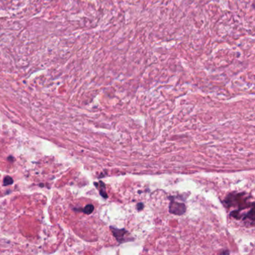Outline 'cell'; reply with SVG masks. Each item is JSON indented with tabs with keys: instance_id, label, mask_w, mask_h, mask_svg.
<instances>
[{
	"instance_id": "7a4b0ae2",
	"label": "cell",
	"mask_w": 255,
	"mask_h": 255,
	"mask_svg": "<svg viewBox=\"0 0 255 255\" xmlns=\"http://www.w3.org/2000/svg\"><path fill=\"white\" fill-rule=\"evenodd\" d=\"M110 229L113 236H115V239L120 244L126 243V242L133 241V238H132V239L130 238V233L126 229H119L112 226L110 227Z\"/></svg>"
},
{
	"instance_id": "6da1fadb",
	"label": "cell",
	"mask_w": 255,
	"mask_h": 255,
	"mask_svg": "<svg viewBox=\"0 0 255 255\" xmlns=\"http://www.w3.org/2000/svg\"><path fill=\"white\" fill-rule=\"evenodd\" d=\"M243 193H239L236 195H228V197L224 199V203L227 206H238L239 209L236 210V211H240L243 209L248 208V204H245V201L247 199L244 198Z\"/></svg>"
},
{
	"instance_id": "8992f818",
	"label": "cell",
	"mask_w": 255,
	"mask_h": 255,
	"mask_svg": "<svg viewBox=\"0 0 255 255\" xmlns=\"http://www.w3.org/2000/svg\"><path fill=\"white\" fill-rule=\"evenodd\" d=\"M13 182H14V180L12 177H5L4 178V181H3V183H4V186H8V185H12L13 183Z\"/></svg>"
},
{
	"instance_id": "ba28073f",
	"label": "cell",
	"mask_w": 255,
	"mask_h": 255,
	"mask_svg": "<svg viewBox=\"0 0 255 255\" xmlns=\"http://www.w3.org/2000/svg\"><path fill=\"white\" fill-rule=\"evenodd\" d=\"M229 251H222V252H221V254H229Z\"/></svg>"
},
{
	"instance_id": "52a82bcc",
	"label": "cell",
	"mask_w": 255,
	"mask_h": 255,
	"mask_svg": "<svg viewBox=\"0 0 255 255\" xmlns=\"http://www.w3.org/2000/svg\"><path fill=\"white\" fill-rule=\"evenodd\" d=\"M144 208V204L143 203H139L137 204V209L138 210H141Z\"/></svg>"
},
{
	"instance_id": "3957f363",
	"label": "cell",
	"mask_w": 255,
	"mask_h": 255,
	"mask_svg": "<svg viewBox=\"0 0 255 255\" xmlns=\"http://www.w3.org/2000/svg\"><path fill=\"white\" fill-rule=\"evenodd\" d=\"M169 199H171L170 204H169V212H170V213L181 215L186 213L187 207H186L185 204L175 201L173 197H169Z\"/></svg>"
},
{
	"instance_id": "277c9868",
	"label": "cell",
	"mask_w": 255,
	"mask_h": 255,
	"mask_svg": "<svg viewBox=\"0 0 255 255\" xmlns=\"http://www.w3.org/2000/svg\"><path fill=\"white\" fill-rule=\"evenodd\" d=\"M94 185H95V187L98 189L101 196L104 198H108L107 193L106 191V186L103 182L100 181L99 183H94Z\"/></svg>"
},
{
	"instance_id": "5b68a950",
	"label": "cell",
	"mask_w": 255,
	"mask_h": 255,
	"mask_svg": "<svg viewBox=\"0 0 255 255\" xmlns=\"http://www.w3.org/2000/svg\"><path fill=\"white\" fill-rule=\"evenodd\" d=\"M94 207L92 204H88V205L85 206L84 209L82 210V211L84 212L85 214H91L93 211H94Z\"/></svg>"
}]
</instances>
